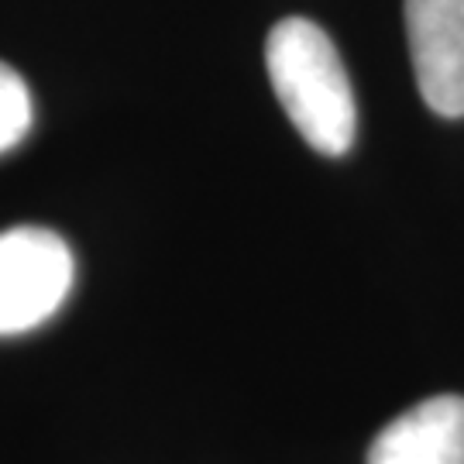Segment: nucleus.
<instances>
[{
    "instance_id": "obj_1",
    "label": "nucleus",
    "mask_w": 464,
    "mask_h": 464,
    "mask_svg": "<svg viewBox=\"0 0 464 464\" xmlns=\"http://www.w3.org/2000/svg\"><path fill=\"white\" fill-rule=\"evenodd\" d=\"M266 66L282 111L320 155H344L358 134L348 69L327 32L306 17H282L268 32Z\"/></svg>"
},
{
    "instance_id": "obj_2",
    "label": "nucleus",
    "mask_w": 464,
    "mask_h": 464,
    "mask_svg": "<svg viewBox=\"0 0 464 464\" xmlns=\"http://www.w3.org/2000/svg\"><path fill=\"white\" fill-rule=\"evenodd\" d=\"M76 262L55 231H0V337L45 324L72 289Z\"/></svg>"
},
{
    "instance_id": "obj_3",
    "label": "nucleus",
    "mask_w": 464,
    "mask_h": 464,
    "mask_svg": "<svg viewBox=\"0 0 464 464\" xmlns=\"http://www.w3.org/2000/svg\"><path fill=\"white\" fill-rule=\"evenodd\" d=\"M406 34L427 107L464 117V0H406Z\"/></svg>"
},
{
    "instance_id": "obj_4",
    "label": "nucleus",
    "mask_w": 464,
    "mask_h": 464,
    "mask_svg": "<svg viewBox=\"0 0 464 464\" xmlns=\"http://www.w3.org/2000/svg\"><path fill=\"white\" fill-rule=\"evenodd\" d=\"M368 464H464V396H430L385 423Z\"/></svg>"
},
{
    "instance_id": "obj_5",
    "label": "nucleus",
    "mask_w": 464,
    "mask_h": 464,
    "mask_svg": "<svg viewBox=\"0 0 464 464\" xmlns=\"http://www.w3.org/2000/svg\"><path fill=\"white\" fill-rule=\"evenodd\" d=\"M32 128L28 83L7 63H0V155L11 151Z\"/></svg>"
}]
</instances>
